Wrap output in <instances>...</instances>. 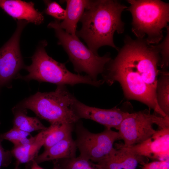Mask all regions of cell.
Masks as SVG:
<instances>
[{"label":"cell","mask_w":169,"mask_h":169,"mask_svg":"<svg viewBox=\"0 0 169 169\" xmlns=\"http://www.w3.org/2000/svg\"><path fill=\"white\" fill-rule=\"evenodd\" d=\"M106 65L103 80L109 85L118 82L128 99L138 101L162 115L156 99V88L161 56L156 45L144 39L125 37L124 44Z\"/></svg>","instance_id":"6da1fadb"},{"label":"cell","mask_w":169,"mask_h":169,"mask_svg":"<svg viewBox=\"0 0 169 169\" xmlns=\"http://www.w3.org/2000/svg\"><path fill=\"white\" fill-rule=\"evenodd\" d=\"M127 8L117 0H90L79 20L82 27L76 31V35L82 38L96 54L104 46L118 51L114 43V35L115 32L118 34L124 32L125 24L121 15Z\"/></svg>","instance_id":"7a4b0ae2"},{"label":"cell","mask_w":169,"mask_h":169,"mask_svg":"<svg viewBox=\"0 0 169 169\" xmlns=\"http://www.w3.org/2000/svg\"><path fill=\"white\" fill-rule=\"evenodd\" d=\"M126 10L132 15V31L137 38L157 44L169 21V4L159 0H128Z\"/></svg>","instance_id":"3957f363"},{"label":"cell","mask_w":169,"mask_h":169,"mask_svg":"<svg viewBox=\"0 0 169 169\" xmlns=\"http://www.w3.org/2000/svg\"><path fill=\"white\" fill-rule=\"evenodd\" d=\"M76 100L65 85H59L54 91L38 92L18 105L31 110L50 125L75 124L80 120L73 109Z\"/></svg>","instance_id":"277c9868"},{"label":"cell","mask_w":169,"mask_h":169,"mask_svg":"<svg viewBox=\"0 0 169 169\" xmlns=\"http://www.w3.org/2000/svg\"><path fill=\"white\" fill-rule=\"evenodd\" d=\"M47 43L43 42L38 47L32 57V63L25 69L28 75L22 77L26 80L32 79L59 85L74 86L84 84L95 86H100L104 82L103 80L94 81L87 75L74 74L66 68L65 63L59 62L50 57L45 47Z\"/></svg>","instance_id":"5b68a950"},{"label":"cell","mask_w":169,"mask_h":169,"mask_svg":"<svg viewBox=\"0 0 169 169\" xmlns=\"http://www.w3.org/2000/svg\"><path fill=\"white\" fill-rule=\"evenodd\" d=\"M48 27L54 30L59 39L58 44L67 53L74 70L78 74L85 73L93 80H98V75L102 74L111 59L110 54L100 56L94 53L81 42L76 35L69 34L61 28L58 20L50 22Z\"/></svg>","instance_id":"8992f818"},{"label":"cell","mask_w":169,"mask_h":169,"mask_svg":"<svg viewBox=\"0 0 169 169\" xmlns=\"http://www.w3.org/2000/svg\"><path fill=\"white\" fill-rule=\"evenodd\" d=\"M154 124L160 129L169 128V115L158 116L151 114L147 109L128 113L118 130L120 140L126 146L140 143L156 132L153 127Z\"/></svg>","instance_id":"52a82bcc"},{"label":"cell","mask_w":169,"mask_h":169,"mask_svg":"<svg viewBox=\"0 0 169 169\" xmlns=\"http://www.w3.org/2000/svg\"><path fill=\"white\" fill-rule=\"evenodd\" d=\"M75 140L80 152L79 156L93 162L98 163L105 158L113 148L114 143L120 140L118 132L105 129L99 133L89 131L79 120L76 123Z\"/></svg>","instance_id":"ba28073f"},{"label":"cell","mask_w":169,"mask_h":169,"mask_svg":"<svg viewBox=\"0 0 169 169\" xmlns=\"http://www.w3.org/2000/svg\"><path fill=\"white\" fill-rule=\"evenodd\" d=\"M28 23L25 21H18L14 34L0 49V87L8 83L23 67L19 40L21 32Z\"/></svg>","instance_id":"9c48e42d"},{"label":"cell","mask_w":169,"mask_h":169,"mask_svg":"<svg viewBox=\"0 0 169 169\" xmlns=\"http://www.w3.org/2000/svg\"><path fill=\"white\" fill-rule=\"evenodd\" d=\"M73 109L80 119L90 120L103 125L108 129L114 128L117 130L128 113L116 107L103 109L89 106L77 99L73 105Z\"/></svg>","instance_id":"30bf717a"},{"label":"cell","mask_w":169,"mask_h":169,"mask_svg":"<svg viewBox=\"0 0 169 169\" xmlns=\"http://www.w3.org/2000/svg\"><path fill=\"white\" fill-rule=\"evenodd\" d=\"M122 145L134 153L158 161L169 159V128L160 129L144 141L131 146Z\"/></svg>","instance_id":"8fae6325"},{"label":"cell","mask_w":169,"mask_h":169,"mask_svg":"<svg viewBox=\"0 0 169 169\" xmlns=\"http://www.w3.org/2000/svg\"><path fill=\"white\" fill-rule=\"evenodd\" d=\"M105 158L97 164L102 169H135L146 162V157L132 152L122 144H116Z\"/></svg>","instance_id":"7c38bea8"},{"label":"cell","mask_w":169,"mask_h":169,"mask_svg":"<svg viewBox=\"0 0 169 169\" xmlns=\"http://www.w3.org/2000/svg\"><path fill=\"white\" fill-rule=\"evenodd\" d=\"M0 7L7 13L19 20L36 24H41L44 18L42 13L34 8V4L20 0H0Z\"/></svg>","instance_id":"4fadbf2b"},{"label":"cell","mask_w":169,"mask_h":169,"mask_svg":"<svg viewBox=\"0 0 169 169\" xmlns=\"http://www.w3.org/2000/svg\"><path fill=\"white\" fill-rule=\"evenodd\" d=\"M77 149L71 135L45 149L34 160L39 164L46 161L73 158L76 157Z\"/></svg>","instance_id":"5bb4252c"},{"label":"cell","mask_w":169,"mask_h":169,"mask_svg":"<svg viewBox=\"0 0 169 169\" xmlns=\"http://www.w3.org/2000/svg\"><path fill=\"white\" fill-rule=\"evenodd\" d=\"M56 125H50L35 136L34 140L26 146L13 147L10 151L12 156L20 164L27 163L33 160L43 146L45 139Z\"/></svg>","instance_id":"9a60e30c"},{"label":"cell","mask_w":169,"mask_h":169,"mask_svg":"<svg viewBox=\"0 0 169 169\" xmlns=\"http://www.w3.org/2000/svg\"><path fill=\"white\" fill-rule=\"evenodd\" d=\"M90 0H67L66 15L59 26L65 31L72 35H75L78 22L80 20Z\"/></svg>","instance_id":"2e32d148"},{"label":"cell","mask_w":169,"mask_h":169,"mask_svg":"<svg viewBox=\"0 0 169 169\" xmlns=\"http://www.w3.org/2000/svg\"><path fill=\"white\" fill-rule=\"evenodd\" d=\"M14 117L13 127L30 133L46 129V127L36 117L27 115V109L18 105L12 109Z\"/></svg>","instance_id":"e0dca14e"},{"label":"cell","mask_w":169,"mask_h":169,"mask_svg":"<svg viewBox=\"0 0 169 169\" xmlns=\"http://www.w3.org/2000/svg\"><path fill=\"white\" fill-rule=\"evenodd\" d=\"M159 74L156 88L157 101L162 111L166 116L169 115V72L164 70Z\"/></svg>","instance_id":"ac0fdd59"},{"label":"cell","mask_w":169,"mask_h":169,"mask_svg":"<svg viewBox=\"0 0 169 169\" xmlns=\"http://www.w3.org/2000/svg\"><path fill=\"white\" fill-rule=\"evenodd\" d=\"M74 125L65 123L56 125L45 139L43 145L44 150L71 135Z\"/></svg>","instance_id":"d6986e66"},{"label":"cell","mask_w":169,"mask_h":169,"mask_svg":"<svg viewBox=\"0 0 169 169\" xmlns=\"http://www.w3.org/2000/svg\"><path fill=\"white\" fill-rule=\"evenodd\" d=\"M0 135L3 140H8L11 142L13 145V147L26 146L32 142L35 138V136H32L28 138L30 135V133L14 127Z\"/></svg>","instance_id":"ffe728a7"},{"label":"cell","mask_w":169,"mask_h":169,"mask_svg":"<svg viewBox=\"0 0 169 169\" xmlns=\"http://www.w3.org/2000/svg\"><path fill=\"white\" fill-rule=\"evenodd\" d=\"M54 161L63 169H102L97 163L79 156Z\"/></svg>","instance_id":"44dd1931"},{"label":"cell","mask_w":169,"mask_h":169,"mask_svg":"<svg viewBox=\"0 0 169 169\" xmlns=\"http://www.w3.org/2000/svg\"><path fill=\"white\" fill-rule=\"evenodd\" d=\"M166 29L167 33L166 36L163 38L162 42L157 44L161 56L160 66L161 68L163 69L167 68L169 64V27Z\"/></svg>","instance_id":"7402d4cb"},{"label":"cell","mask_w":169,"mask_h":169,"mask_svg":"<svg viewBox=\"0 0 169 169\" xmlns=\"http://www.w3.org/2000/svg\"><path fill=\"white\" fill-rule=\"evenodd\" d=\"M46 7L45 13L57 19L64 20L66 15V10L54 1H45Z\"/></svg>","instance_id":"603a6c76"},{"label":"cell","mask_w":169,"mask_h":169,"mask_svg":"<svg viewBox=\"0 0 169 169\" xmlns=\"http://www.w3.org/2000/svg\"><path fill=\"white\" fill-rule=\"evenodd\" d=\"M3 140L0 135V169L8 166L13 156L10 151L6 150L3 147L2 144Z\"/></svg>","instance_id":"cb8c5ba5"},{"label":"cell","mask_w":169,"mask_h":169,"mask_svg":"<svg viewBox=\"0 0 169 169\" xmlns=\"http://www.w3.org/2000/svg\"><path fill=\"white\" fill-rule=\"evenodd\" d=\"M142 165L141 169H169V159L146 163Z\"/></svg>","instance_id":"d4e9b609"},{"label":"cell","mask_w":169,"mask_h":169,"mask_svg":"<svg viewBox=\"0 0 169 169\" xmlns=\"http://www.w3.org/2000/svg\"><path fill=\"white\" fill-rule=\"evenodd\" d=\"M27 164L28 165V169H43L34 160Z\"/></svg>","instance_id":"484cf974"},{"label":"cell","mask_w":169,"mask_h":169,"mask_svg":"<svg viewBox=\"0 0 169 169\" xmlns=\"http://www.w3.org/2000/svg\"><path fill=\"white\" fill-rule=\"evenodd\" d=\"M53 169H63L56 162L54 161Z\"/></svg>","instance_id":"4316f807"},{"label":"cell","mask_w":169,"mask_h":169,"mask_svg":"<svg viewBox=\"0 0 169 169\" xmlns=\"http://www.w3.org/2000/svg\"><path fill=\"white\" fill-rule=\"evenodd\" d=\"M20 164L18 161H16L15 166L14 169H19V165Z\"/></svg>","instance_id":"83f0119b"},{"label":"cell","mask_w":169,"mask_h":169,"mask_svg":"<svg viewBox=\"0 0 169 169\" xmlns=\"http://www.w3.org/2000/svg\"><path fill=\"white\" fill-rule=\"evenodd\" d=\"M25 169H28V164H26V166Z\"/></svg>","instance_id":"f1b7e54d"}]
</instances>
